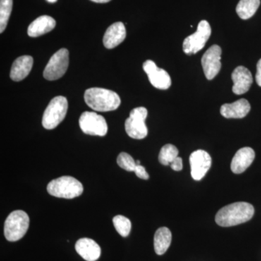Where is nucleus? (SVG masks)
<instances>
[{
    "label": "nucleus",
    "mask_w": 261,
    "mask_h": 261,
    "mask_svg": "<svg viewBox=\"0 0 261 261\" xmlns=\"http://www.w3.org/2000/svg\"><path fill=\"white\" fill-rule=\"evenodd\" d=\"M134 172L135 173L136 176H137V177L142 178V179H149V176L148 173L146 171L145 167L141 166V165H137Z\"/></svg>",
    "instance_id": "nucleus-26"
},
{
    "label": "nucleus",
    "mask_w": 261,
    "mask_h": 261,
    "mask_svg": "<svg viewBox=\"0 0 261 261\" xmlns=\"http://www.w3.org/2000/svg\"><path fill=\"white\" fill-rule=\"evenodd\" d=\"M28 214L25 211H13L5 220L4 233L9 242H16L23 238L28 231L29 222Z\"/></svg>",
    "instance_id": "nucleus-4"
},
{
    "label": "nucleus",
    "mask_w": 261,
    "mask_h": 261,
    "mask_svg": "<svg viewBox=\"0 0 261 261\" xmlns=\"http://www.w3.org/2000/svg\"><path fill=\"white\" fill-rule=\"evenodd\" d=\"M75 249L77 253L87 261H96L100 257V247L92 239H80L75 243Z\"/></svg>",
    "instance_id": "nucleus-14"
},
{
    "label": "nucleus",
    "mask_w": 261,
    "mask_h": 261,
    "mask_svg": "<svg viewBox=\"0 0 261 261\" xmlns=\"http://www.w3.org/2000/svg\"><path fill=\"white\" fill-rule=\"evenodd\" d=\"M147 110L144 107L136 108L130 112L129 117L125 122V129L127 135L135 140H142L148 134V129L145 124Z\"/></svg>",
    "instance_id": "nucleus-6"
},
{
    "label": "nucleus",
    "mask_w": 261,
    "mask_h": 261,
    "mask_svg": "<svg viewBox=\"0 0 261 261\" xmlns=\"http://www.w3.org/2000/svg\"><path fill=\"white\" fill-rule=\"evenodd\" d=\"M211 35L210 24L207 20H201L197 32L189 36L183 42V50L188 56L196 54L205 47Z\"/></svg>",
    "instance_id": "nucleus-8"
},
{
    "label": "nucleus",
    "mask_w": 261,
    "mask_h": 261,
    "mask_svg": "<svg viewBox=\"0 0 261 261\" xmlns=\"http://www.w3.org/2000/svg\"><path fill=\"white\" fill-rule=\"evenodd\" d=\"M255 81H256L257 85H258L259 87H261V59L259 60V61L257 62Z\"/></svg>",
    "instance_id": "nucleus-28"
},
{
    "label": "nucleus",
    "mask_w": 261,
    "mask_h": 261,
    "mask_svg": "<svg viewBox=\"0 0 261 261\" xmlns=\"http://www.w3.org/2000/svg\"><path fill=\"white\" fill-rule=\"evenodd\" d=\"M34 59L32 56L19 57L12 65L10 79L14 82H20L28 76L32 69Z\"/></svg>",
    "instance_id": "nucleus-18"
},
{
    "label": "nucleus",
    "mask_w": 261,
    "mask_h": 261,
    "mask_svg": "<svg viewBox=\"0 0 261 261\" xmlns=\"http://www.w3.org/2000/svg\"><path fill=\"white\" fill-rule=\"evenodd\" d=\"M255 209L251 204L245 202H234L222 207L216 216V224L222 227L237 226L250 221Z\"/></svg>",
    "instance_id": "nucleus-1"
},
{
    "label": "nucleus",
    "mask_w": 261,
    "mask_h": 261,
    "mask_svg": "<svg viewBox=\"0 0 261 261\" xmlns=\"http://www.w3.org/2000/svg\"><path fill=\"white\" fill-rule=\"evenodd\" d=\"M178 149L174 145L171 144L164 145L160 151V163L164 166H169L178 157Z\"/></svg>",
    "instance_id": "nucleus-22"
},
{
    "label": "nucleus",
    "mask_w": 261,
    "mask_h": 261,
    "mask_svg": "<svg viewBox=\"0 0 261 261\" xmlns=\"http://www.w3.org/2000/svg\"><path fill=\"white\" fill-rule=\"evenodd\" d=\"M250 105L245 99H240L233 103L223 105L220 113L226 118H243L250 111Z\"/></svg>",
    "instance_id": "nucleus-17"
},
{
    "label": "nucleus",
    "mask_w": 261,
    "mask_h": 261,
    "mask_svg": "<svg viewBox=\"0 0 261 261\" xmlns=\"http://www.w3.org/2000/svg\"><path fill=\"white\" fill-rule=\"evenodd\" d=\"M69 65V51L63 48L56 51L44 68V79L48 81L59 80L64 75Z\"/></svg>",
    "instance_id": "nucleus-7"
},
{
    "label": "nucleus",
    "mask_w": 261,
    "mask_h": 261,
    "mask_svg": "<svg viewBox=\"0 0 261 261\" xmlns=\"http://www.w3.org/2000/svg\"><path fill=\"white\" fill-rule=\"evenodd\" d=\"M84 100L89 108L99 112L115 111L121 105V98L116 92L98 87L87 89Z\"/></svg>",
    "instance_id": "nucleus-2"
},
{
    "label": "nucleus",
    "mask_w": 261,
    "mask_h": 261,
    "mask_svg": "<svg viewBox=\"0 0 261 261\" xmlns=\"http://www.w3.org/2000/svg\"><path fill=\"white\" fill-rule=\"evenodd\" d=\"M117 163L120 167L127 171H135L137 166V163L133 158L130 154L123 152L118 154Z\"/></svg>",
    "instance_id": "nucleus-25"
},
{
    "label": "nucleus",
    "mask_w": 261,
    "mask_h": 261,
    "mask_svg": "<svg viewBox=\"0 0 261 261\" xmlns=\"http://www.w3.org/2000/svg\"><path fill=\"white\" fill-rule=\"evenodd\" d=\"M142 67L148 76L149 82L154 87L166 90L171 87V79L168 72L163 68H159L154 62L147 60Z\"/></svg>",
    "instance_id": "nucleus-11"
},
{
    "label": "nucleus",
    "mask_w": 261,
    "mask_h": 261,
    "mask_svg": "<svg viewBox=\"0 0 261 261\" xmlns=\"http://www.w3.org/2000/svg\"><path fill=\"white\" fill-rule=\"evenodd\" d=\"M113 223L117 232L121 237L126 238L129 235L130 229H132V223L128 218L121 215H118L113 218Z\"/></svg>",
    "instance_id": "nucleus-24"
},
{
    "label": "nucleus",
    "mask_w": 261,
    "mask_h": 261,
    "mask_svg": "<svg viewBox=\"0 0 261 261\" xmlns=\"http://www.w3.org/2000/svg\"><path fill=\"white\" fill-rule=\"evenodd\" d=\"M47 1L48 2V3H56V2L58 1V0H47Z\"/></svg>",
    "instance_id": "nucleus-30"
},
{
    "label": "nucleus",
    "mask_w": 261,
    "mask_h": 261,
    "mask_svg": "<svg viewBox=\"0 0 261 261\" xmlns=\"http://www.w3.org/2000/svg\"><path fill=\"white\" fill-rule=\"evenodd\" d=\"M81 129L86 135L104 137L107 135L108 127L104 117L94 112H84L80 118Z\"/></svg>",
    "instance_id": "nucleus-9"
},
{
    "label": "nucleus",
    "mask_w": 261,
    "mask_h": 261,
    "mask_svg": "<svg viewBox=\"0 0 261 261\" xmlns=\"http://www.w3.org/2000/svg\"><path fill=\"white\" fill-rule=\"evenodd\" d=\"M255 157V151L250 147H243L239 149L231 161V171L236 174L243 173L253 162Z\"/></svg>",
    "instance_id": "nucleus-16"
},
{
    "label": "nucleus",
    "mask_w": 261,
    "mask_h": 261,
    "mask_svg": "<svg viewBox=\"0 0 261 261\" xmlns=\"http://www.w3.org/2000/svg\"><path fill=\"white\" fill-rule=\"evenodd\" d=\"M56 21L49 15H42L29 25L28 35L31 37H38L51 32L55 29Z\"/></svg>",
    "instance_id": "nucleus-19"
},
{
    "label": "nucleus",
    "mask_w": 261,
    "mask_h": 261,
    "mask_svg": "<svg viewBox=\"0 0 261 261\" xmlns=\"http://www.w3.org/2000/svg\"><path fill=\"white\" fill-rule=\"evenodd\" d=\"M47 190L49 195L58 198L73 199L83 193L84 187L76 178L64 176L49 182Z\"/></svg>",
    "instance_id": "nucleus-3"
},
{
    "label": "nucleus",
    "mask_w": 261,
    "mask_h": 261,
    "mask_svg": "<svg viewBox=\"0 0 261 261\" xmlns=\"http://www.w3.org/2000/svg\"><path fill=\"white\" fill-rule=\"evenodd\" d=\"M260 5V0H240L237 6V13L240 18L247 20L255 15Z\"/></svg>",
    "instance_id": "nucleus-21"
},
{
    "label": "nucleus",
    "mask_w": 261,
    "mask_h": 261,
    "mask_svg": "<svg viewBox=\"0 0 261 261\" xmlns=\"http://www.w3.org/2000/svg\"><path fill=\"white\" fill-rule=\"evenodd\" d=\"M231 80L233 83V92L238 95L248 92L253 82L251 72L244 66L235 68L231 74Z\"/></svg>",
    "instance_id": "nucleus-13"
},
{
    "label": "nucleus",
    "mask_w": 261,
    "mask_h": 261,
    "mask_svg": "<svg viewBox=\"0 0 261 261\" xmlns=\"http://www.w3.org/2000/svg\"><path fill=\"white\" fill-rule=\"evenodd\" d=\"M136 163H137V165H141L140 161H137V162H136Z\"/></svg>",
    "instance_id": "nucleus-31"
},
{
    "label": "nucleus",
    "mask_w": 261,
    "mask_h": 261,
    "mask_svg": "<svg viewBox=\"0 0 261 261\" xmlns=\"http://www.w3.org/2000/svg\"><path fill=\"white\" fill-rule=\"evenodd\" d=\"M171 168L174 171H181L182 168H183V163H182V159L181 158L177 157L174 161H173L172 163H171Z\"/></svg>",
    "instance_id": "nucleus-27"
},
{
    "label": "nucleus",
    "mask_w": 261,
    "mask_h": 261,
    "mask_svg": "<svg viewBox=\"0 0 261 261\" xmlns=\"http://www.w3.org/2000/svg\"><path fill=\"white\" fill-rule=\"evenodd\" d=\"M190 163L192 177L196 181H200L210 169L212 159L206 151L198 149L190 156Z\"/></svg>",
    "instance_id": "nucleus-12"
},
{
    "label": "nucleus",
    "mask_w": 261,
    "mask_h": 261,
    "mask_svg": "<svg viewBox=\"0 0 261 261\" xmlns=\"http://www.w3.org/2000/svg\"><path fill=\"white\" fill-rule=\"evenodd\" d=\"M126 37V31L124 24L122 22H116L106 30L103 37V44L108 49H113L123 42Z\"/></svg>",
    "instance_id": "nucleus-15"
},
{
    "label": "nucleus",
    "mask_w": 261,
    "mask_h": 261,
    "mask_svg": "<svg viewBox=\"0 0 261 261\" xmlns=\"http://www.w3.org/2000/svg\"><path fill=\"white\" fill-rule=\"evenodd\" d=\"M221 48L219 45L211 46L202 58V68L207 80H214L219 74L221 68Z\"/></svg>",
    "instance_id": "nucleus-10"
},
{
    "label": "nucleus",
    "mask_w": 261,
    "mask_h": 261,
    "mask_svg": "<svg viewBox=\"0 0 261 261\" xmlns=\"http://www.w3.org/2000/svg\"><path fill=\"white\" fill-rule=\"evenodd\" d=\"M172 240V234L169 228L161 227L156 231L154 236V248L156 254L162 255L167 251Z\"/></svg>",
    "instance_id": "nucleus-20"
},
{
    "label": "nucleus",
    "mask_w": 261,
    "mask_h": 261,
    "mask_svg": "<svg viewBox=\"0 0 261 261\" xmlns=\"http://www.w3.org/2000/svg\"><path fill=\"white\" fill-rule=\"evenodd\" d=\"M13 0H0V33L6 29L12 10Z\"/></svg>",
    "instance_id": "nucleus-23"
},
{
    "label": "nucleus",
    "mask_w": 261,
    "mask_h": 261,
    "mask_svg": "<svg viewBox=\"0 0 261 261\" xmlns=\"http://www.w3.org/2000/svg\"><path fill=\"white\" fill-rule=\"evenodd\" d=\"M91 1L96 3H109L111 0H91Z\"/></svg>",
    "instance_id": "nucleus-29"
},
{
    "label": "nucleus",
    "mask_w": 261,
    "mask_h": 261,
    "mask_svg": "<svg viewBox=\"0 0 261 261\" xmlns=\"http://www.w3.org/2000/svg\"><path fill=\"white\" fill-rule=\"evenodd\" d=\"M68 108V100L65 97L58 96L53 98L43 114V127L48 130L56 128L64 120Z\"/></svg>",
    "instance_id": "nucleus-5"
}]
</instances>
